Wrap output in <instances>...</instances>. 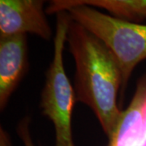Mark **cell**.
<instances>
[{"label":"cell","mask_w":146,"mask_h":146,"mask_svg":"<svg viewBox=\"0 0 146 146\" xmlns=\"http://www.w3.org/2000/svg\"><path fill=\"white\" fill-rule=\"evenodd\" d=\"M0 146H12L10 136L3 127H0Z\"/></svg>","instance_id":"ba28073f"},{"label":"cell","mask_w":146,"mask_h":146,"mask_svg":"<svg viewBox=\"0 0 146 146\" xmlns=\"http://www.w3.org/2000/svg\"><path fill=\"white\" fill-rule=\"evenodd\" d=\"M29 67L26 34L0 36V109L3 110Z\"/></svg>","instance_id":"5b68a950"},{"label":"cell","mask_w":146,"mask_h":146,"mask_svg":"<svg viewBox=\"0 0 146 146\" xmlns=\"http://www.w3.org/2000/svg\"><path fill=\"white\" fill-rule=\"evenodd\" d=\"M67 42L76 64V102L87 105L94 111L109 140L123 113L117 104L123 83L119 66L99 38L72 20Z\"/></svg>","instance_id":"6da1fadb"},{"label":"cell","mask_w":146,"mask_h":146,"mask_svg":"<svg viewBox=\"0 0 146 146\" xmlns=\"http://www.w3.org/2000/svg\"><path fill=\"white\" fill-rule=\"evenodd\" d=\"M71 21L72 18L68 11L57 14L54 56L47 70L46 82L41 95L40 106L42 115L51 120L54 127V146H75L72 115L76 98L74 87L66 74L63 63V50Z\"/></svg>","instance_id":"3957f363"},{"label":"cell","mask_w":146,"mask_h":146,"mask_svg":"<svg viewBox=\"0 0 146 146\" xmlns=\"http://www.w3.org/2000/svg\"><path fill=\"white\" fill-rule=\"evenodd\" d=\"M30 118L25 117L17 125L16 131L24 146H35L30 134Z\"/></svg>","instance_id":"52a82bcc"},{"label":"cell","mask_w":146,"mask_h":146,"mask_svg":"<svg viewBox=\"0 0 146 146\" xmlns=\"http://www.w3.org/2000/svg\"><path fill=\"white\" fill-rule=\"evenodd\" d=\"M42 0H0V36L33 33L45 40L52 36Z\"/></svg>","instance_id":"277c9868"},{"label":"cell","mask_w":146,"mask_h":146,"mask_svg":"<svg viewBox=\"0 0 146 146\" xmlns=\"http://www.w3.org/2000/svg\"><path fill=\"white\" fill-rule=\"evenodd\" d=\"M73 5H86L107 11L121 21L138 23L146 20V0H54L46 8V14L66 11Z\"/></svg>","instance_id":"8992f818"},{"label":"cell","mask_w":146,"mask_h":146,"mask_svg":"<svg viewBox=\"0 0 146 146\" xmlns=\"http://www.w3.org/2000/svg\"><path fill=\"white\" fill-rule=\"evenodd\" d=\"M66 11L114 54L122 73L123 94L136 65L146 58L145 25L121 21L86 5L71 6Z\"/></svg>","instance_id":"7a4b0ae2"}]
</instances>
